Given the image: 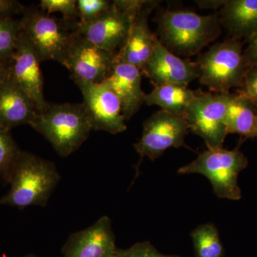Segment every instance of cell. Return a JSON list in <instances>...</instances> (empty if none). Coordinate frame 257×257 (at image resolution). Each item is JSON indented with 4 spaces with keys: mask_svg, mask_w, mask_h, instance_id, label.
I'll list each match as a JSON object with an SVG mask.
<instances>
[{
    "mask_svg": "<svg viewBox=\"0 0 257 257\" xmlns=\"http://www.w3.org/2000/svg\"><path fill=\"white\" fill-rule=\"evenodd\" d=\"M142 73L151 80L154 86L167 84L189 86L192 81L199 78L197 63L172 53L158 37L151 57Z\"/></svg>",
    "mask_w": 257,
    "mask_h": 257,
    "instance_id": "obj_13",
    "label": "cell"
},
{
    "mask_svg": "<svg viewBox=\"0 0 257 257\" xmlns=\"http://www.w3.org/2000/svg\"><path fill=\"white\" fill-rule=\"evenodd\" d=\"M75 33L64 67L70 72L76 84L104 82L116 55L95 46Z\"/></svg>",
    "mask_w": 257,
    "mask_h": 257,
    "instance_id": "obj_11",
    "label": "cell"
},
{
    "mask_svg": "<svg viewBox=\"0 0 257 257\" xmlns=\"http://www.w3.org/2000/svg\"><path fill=\"white\" fill-rule=\"evenodd\" d=\"M38 112L31 98L8 73L0 87V126L11 131L21 125H30Z\"/></svg>",
    "mask_w": 257,
    "mask_h": 257,
    "instance_id": "obj_17",
    "label": "cell"
},
{
    "mask_svg": "<svg viewBox=\"0 0 257 257\" xmlns=\"http://www.w3.org/2000/svg\"><path fill=\"white\" fill-rule=\"evenodd\" d=\"M147 0H115L109 9L94 21L74 24L79 35L95 46L116 55L124 45L134 20Z\"/></svg>",
    "mask_w": 257,
    "mask_h": 257,
    "instance_id": "obj_6",
    "label": "cell"
},
{
    "mask_svg": "<svg viewBox=\"0 0 257 257\" xmlns=\"http://www.w3.org/2000/svg\"><path fill=\"white\" fill-rule=\"evenodd\" d=\"M226 0H200L196 1L199 8L202 9H221L226 3Z\"/></svg>",
    "mask_w": 257,
    "mask_h": 257,
    "instance_id": "obj_30",
    "label": "cell"
},
{
    "mask_svg": "<svg viewBox=\"0 0 257 257\" xmlns=\"http://www.w3.org/2000/svg\"><path fill=\"white\" fill-rule=\"evenodd\" d=\"M92 130L111 135L126 131V120L118 96L104 82L99 84H78Z\"/></svg>",
    "mask_w": 257,
    "mask_h": 257,
    "instance_id": "obj_10",
    "label": "cell"
},
{
    "mask_svg": "<svg viewBox=\"0 0 257 257\" xmlns=\"http://www.w3.org/2000/svg\"><path fill=\"white\" fill-rule=\"evenodd\" d=\"M219 16L230 38L248 42L257 32V0H226Z\"/></svg>",
    "mask_w": 257,
    "mask_h": 257,
    "instance_id": "obj_18",
    "label": "cell"
},
{
    "mask_svg": "<svg viewBox=\"0 0 257 257\" xmlns=\"http://www.w3.org/2000/svg\"><path fill=\"white\" fill-rule=\"evenodd\" d=\"M189 130L187 121L182 115L163 110L152 114L144 122L141 138L134 145L140 156L137 170L145 157L155 161L171 147H188L184 139Z\"/></svg>",
    "mask_w": 257,
    "mask_h": 257,
    "instance_id": "obj_9",
    "label": "cell"
},
{
    "mask_svg": "<svg viewBox=\"0 0 257 257\" xmlns=\"http://www.w3.org/2000/svg\"><path fill=\"white\" fill-rule=\"evenodd\" d=\"M142 72L132 64L114 60L104 82L119 98L126 121L136 114L145 103V93L142 89Z\"/></svg>",
    "mask_w": 257,
    "mask_h": 257,
    "instance_id": "obj_16",
    "label": "cell"
},
{
    "mask_svg": "<svg viewBox=\"0 0 257 257\" xmlns=\"http://www.w3.org/2000/svg\"><path fill=\"white\" fill-rule=\"evenodd\" d=\"M157 23L159 40L178 57L197 55L221 32L219 14L201 15L187 10H167Z\"/></svg>",
    "mask_w": 257,
    "mask_h": 257,
    "instance_id": "obj_2",
    "label": "cell"
},
{
    "mask_svg": "<svg viewBox=\"0 0 257 257\" xmlns=\"http://www.w3.org/2000/svg\"><path fill=\"white\" fill-rule=\"evenodd\" d=\"M60 178L53 162L22 151L10 179L9 192L0 199V204L20 209L45 207Z\"/></svg>",
    "mask_w": 257,
    "mask_h": 257,
    "instance_id": "obj_1",
    "label": "cell"
},
{
    "mask_svg": "<svg viewBox=\"0 0 257 257\" xmlns=\"http://www.w3.org/2000/svg\"><path fill=\"white\" fill-rule=\"evenodd\" d=\"M231 92L197 91L184 116L189 130L204 140L207 149L222 147L228 135L226 112Z\"/></svg>",
    "mask_w": 257,
    "mask_h": 257,
    "instance_id": "obj_8",
    "label": "cell"
},
{
    "mask_svg": "<svg viewBox=\"0 0 257 257\" xmlns=\"http://www.w3.org/2000/svg\"><path fill=\"white\" fill-rule=\"evenodd\" d=\"M21 28L35 47L40 61H56L64 65L75 38L62 22L37 10H25Z\"/></svg>",
    "mask_w": 257,
    "mask_h": 257,
    "instance_id": "obj_7",
    "label": "cell"
},
{
    "mask_svg": "<svg viewBox=\"0 0 257 257\" xmlns=\"http://www.w3.org/2000/svg\"><path fill=\"white\" fill-rule=\"evenodd\" d=\"M256 108H257V106H256ZM255 138H257V126H256V134H255Z\"/></svg>",
    "mask_w": 257,
    "mask_h": 257,
    "instance_id": "obj_33",
    "label": "cell"
},
{
    "mask_svg": "<svg viewBox=\"0 0 257 257\" xmlns=\"http://www.w3.org/2000/svg\"><path fill=\"white\" fill-rule=\"evenodd\" d=\"M110 218L103 216L92 226L72 233L62 248L64 257H112L116 251Z\"/></svg>",
    "mask_w": 257,
    "mask_h": 257,
    "instance_id": "obj_14",
    "label": "cell"
},
{
    "mask_svg": "<svg viewBox=\"0 0 257 257\" xmlns=\"http://www.w3.org/2000/svg\"><path fill=\"white\" fill-rule=\"evenodd\" d=\"M243 55L249 67L257 66V32L248 42L247 47L243 50Z\"/></svg>",
    "mask_w": 257,
    "mask_h": 257,
    "instance_id": "obj_29",
    "label": "cell"
},
{
    "mask_svg": "<svg viewBox=\"0 0 257 257\" xmlns=\"http://www.w3.org/2000/svg\"><path fill=\"white\" fill-rule=\"evenodd\" d=\"M23 257H38V256H36V255H35V254H28V255H25V256H24Z\"/></svg>",
    "mask_w": 257,
    "mask_h": 257,
    "instance_id": "obj_32",
    "label": "cell"
},
{
    "mask_svg": "<svg viewBox=\"0 0 257 257\" xmlns=\"http://www.w3.org/2000/svg\"><path fill=\"white\" fill-rule=\"evenodd\" d=\"M226 121L228 134H236L244 139L255 138L256 106L239 89L231 93Z\"/></svg>",
    "mask_w": 257,
    "mask_h": 257,
    "instance_id": "obj_19",
    "label": "cell"
},
{
    "mask_svg": "<svg viewBox=\"0 0 257 257\" xmlns=\"http://www.w3.org/2000/svg\"><path fill=\"white\" fill-rule=\"evenodd\" d=\"M40 7L45 14L60 13L67 20L79 18L77 1L75 0H41Z\"/></svg>",
    "mask_w": 257,
    "mask_h": 257,
    "instance_id": "obj_25",
    "label": "cell"
},
{
    "mask_svg": "<svg viewBox=\"0 0 257 257\" xmlns=\"http://www.w3.org/2000/svg\"><path fill=\"white\" fill-rule=\"evenodd\" d=\"M197 93L182 84L154 86L151 92L145 94V103L148 106H160L161 110L184 116Z\"/></svg>",
    "mask_w": 257,
    "mask_h": 257,
    "instance_id": "obj_20",
    "label": "cell"
},
{
    "mask_svg": "<svg viewBox=\"0 0 257 257\" xmlns=\"http://www.w3.org/2000/svg\"><path fill=\"white\" fill-rule=\"evenodd\" d=\"M248 159L239 147L233 150L207 149L196 160L179 168V175L200 174L210 181L219 198L239 200L241 191L238 184L239 174L247 167Z\"/></svg>",
    "mask_w": 257,
    "mask_h": 257,
    "instance_id": "obj_5",
    "label": "cell"
},
{
    "mask_svg": "<svg viewBox=\"0 0 257 257\" xmlns=\"http://www.w3.org/2000/svg\"><path fill=\"white\" fill-rule=\"evenodd\" d=\"M21 3L14 0H0V18H13V15L25 11Z\"/></svg>",
    "mask_w": 257,
    "mask_h": 257,
    "instance_id": "obj_28",
    "label": "cell"
},
{
    "mask_svg": "<svg viewBox=\"0 0 257 257\" xmlns=\"http://www.w3.org/2000/svg\"><path fill=\"white\" fill-rule=\"evenodd\" d=\"M112 257H182L179 255H167L160 253L149 241L135 243L131 247L123 249L116 248Z\"/></svg>",
    "mask_w": 257,
    "mask_h": 257,
    "instance_id": "obj_26",
    "label": "cell"
},
{
    "mask_svg": "<svg viewBox=\"0 0 257 257\" xmlns=\"http://www.w3.org/2000/svg\"><path fill=\"white\" fill-rule=\"evenodd\" d=\"M199 82L211 92H229L241 87L248 67L243 55V42L229 38L218 42L196 62Z\"/></svg>",
    "mask_w": 257,
    "mask_h": 257,
    "instance_id": "obj_4",
    "label": "cell"
},
{
    "mask_svg": "<svg viewBox=\"0 0 257 257\" xmlns=\"http://www.w3.org/2000/svg\"><path fill=\"white\" fill-rule=\"evenodd\" d=\"M21 152L11 131L0 126V177L5 183H10Z\"/></svg>",
    "mask_w": 257,
    "mask_h": 257,
    "instance_id": "obj_22",
    "label": "cell"
},
{
    "mask_svg": "<svg viewBox=\"0 0 257 257\" xmlns=\"http://www.w3.org/2000/svg\"><path fill=\"white\" fill-rule=\"evenodd\" d=\"M30 126L46 139L62 158L77 151L92 131L83 103L49 104Z\"/></svg>",
    "mask_w": 257,
    "mask_h": 257,
    "instance_id": "obj_3",
    "label": "cell"
},
{
    "mask_svg": "<svg viewBox=\"0 0 257 257\" xmlns=\"http://www.w3.org/2000/svg\"><path fill=\"white\" fill-rule=\"evenodd\" d=\"M158 4L159 2L147 0L134 20L124 45L115 55V60L132 64L143 71L155 49L157 37L152 33L148 22Z\"/></svg>",
    "mask_w": 257,
    "mask_h": 257,
    "instance_id": "obj_15",
    "label": "cell"
},
{
    "mask_svg": "<svg viewBox=\"0 0 257 257\" xmlns=\"http://www.w3.org/2000/svg\"><path fill=\"white\" fill-rule=\"evenodd\" d=\"M197 257H223L224 247L219 231L212 223L198 226L191 234Z\"/></svg>",
    "mask_w": 257,
    "mask_h": 257,
    "instance_id": "obj_21",
    "label": "cell"
},
{
    "mask_svg": "<svg viewBox=\"0 0 257 257\" xmlns=\"http://www.w3.org/2000/svg\"><path fill=\"white\" fill-rule=\"evenodd\" d=\"M240 90L257 106V66L248 67Z\"/></svg>",
    "mask_w": 257,
    "mask_h": 257,
    "instance_id": "obj_27",
    "label": "cell"
},
{
    "mask_svg": "<svg viewBox=\"0 0 257 257\" xmlns=\"http://www.w3.org/2000/svg\"><path fill=\"white\" fill-rule=\"evenodd\" d=\"M10 61L0 60V87L9 73Z\"/></svg>",
    "mask_w": 257,
    "mask_h": 257,
    "instance_id": "obj_31",
    "label": "cell"
},
{
    "mask_svg": "<svg viewBox=\"0 0 257 257\" xmlns=\"http://www.w3.org/2000/svg\"><path fill=\"white\" fill-rule=\"evenodd\" d=\"M40 62L36 50L21 28L16 50L10 59L9 75L31 98L39 112L49 105L44 96Z\"/></svg>",
    "mask_w": 257,
    "mask_h": 257,
    "instance_id": "obj_12",
    "label": "cell"
},
{
    "mask_svg": "<svg viewBox=\"0 0 257 257\" xmlns=\"http://www.w3.org/2000/svg\"><path fill=\"white\" fill-rule=\"evenodd\" d=\"M111 2L106 0H78L79 23H88L104 14L110 8Z\"/></svg>",
    "mask_w": 257,
    "mask_h": 257,
    "instance_id": "obj_24",
    "label": "cell"
},
{
    "mask_svg": "<svg viewBox=\"0 0 257 257\" xmlns=\"http://www.w3.org/2000/svg\"><path fill=\"white\" fill-rule=\"evenodd\" d=\"M21 32V22L13 18H0V60L13 57Z\"/></svg>",
    "mask_w": 257,
    "mask_h": 257,
    "instance_id": "obj_23",
    "label": "cell"
}]
</instances>
